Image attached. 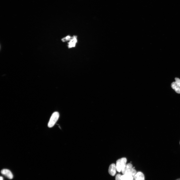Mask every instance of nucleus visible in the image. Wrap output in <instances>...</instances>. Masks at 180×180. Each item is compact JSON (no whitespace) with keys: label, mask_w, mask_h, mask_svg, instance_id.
Returning a JSON list of instances; mask_svg holds the SVG:
<instances>
[{"label":"nucleus","mask_w":180,"mask_h":180,"mask_svg":"<svg viewBox=\"0 0 180 180\" xmlns=\"http://www.w3.org/2000/svg\"><path fill=\"white\" fill-rule=\"evenodd\" d=\"M134 180H144V175L141 172H138L133 176Z\"/></svg>","instance_id":"0eeeda50"},{"label":"nucleus","mask_w":180,"mask_h":180,"mask_svg":"<svg viewBox=\"0 0 180 180\" xmlns=\"http://www.w3.org/2000/svg\"><path fill=\"white\" fill-rule=\"evenodd\" d=\"M1 173L7 178L11 179L13 178V175L11 172L7 169H3L1 171Z\"/></svg>","instance_id":"39448f33"},{"label":"nucleus","mask_w":180,"mask_h":180,"mask_svg":"<svg viewBox=\"0 0 180 180\" xmlns=\"http://www.w3.org/2000/svg\"><path fill=\"white\" fill-rule=\"evenodd\" d=\"M175 82L180 87V80L178 78H175Z\"/></svg>","instance_id":"9b49d317"},{"label":"nucleus","mask_w":180,"mask_h":180,"mask_svg":"<svg viewBox=\"0 0 180 180\" xmlns=\"http://www.w3.org/2000/svg\"><path fill=\"white\" fill-rule=\"evenodd\" d=\"M72 37H71L70 36H68L62 38V40L63 42H66L68 40H70L72 38Z\"/></svg>","instance_id":"9d476101"},{"label":"nucleus","mask_w":180,"mask_h":180,"mask_svg":"<svg viewBox=\"0 0 180 180\" xmlns=\"http://www.w3.org/2000/svg\"><path fill=\"white\" fill-rule=\"evenodd\" d=\"M116 166L114 164H111L109 166L108 170L109 174L112 176H114L116 173Z\"/></svg>","instance_id":"20e7f679"},{"label":"nucleus","mask_w":180,"mask_h":180,"mask_svg":"<svg viewBox=\"0 0 180 180\" xmlns=\"http://www.w3.org/2000/svg\"><path fill=\"white\" fill-rule=\"evenodd\" d=\"M77 36H73L70 42L68 43V48H71L74 47L77 42Z\"/></svg>","instance_id":"423d86ee"},{"label":"nucleus","mask_w":180,"mask_h":180,"mask_svg":"<svg viewBox=\"0 0 180 180\" xmlns=\"http://www.w3.org/2000/svg\"><path fill=\"white\" fill-rule=\"evenodd\" d=\"M123 174H128L134 176L136 173V170L130 163L126 164L121 171Z\"/></svg>","instance_id":"f257e3e1"},{"label":"nucleus","mask_w":180,"mask_h":180,"mask_svg":"<svg viewBox=\"0 0 180 180\" xmlns=\"http://www.w3.org/2000/svg\"><path fill=\"white\" fill-rule=\"evenodd\" d=\"M121 175L120 174H117L115 177V180H121L120 178V177Z\"/></svg>","instance_id":"f8f14e48"},{"label":"nucleus","mask_w":180,"mask_h":180,"mask_svg":"<svg viewBox=\"0 0 180 180\" xmlns=\"http://www.w3.org/2000/svg\"><path fill=\"white\" fill-rule=\"evenodd\" d=\"M176 180H180V178L177 179Z\"/></svg>","instance_id":"4468645a"},{"label":"nucleus","mask_w":180,"mask_h":180,"mask_svg":"<svg viewBox=\"0 0 180 180\" xmlns=\"http://www.w3.org/2000/svg\"><path fill=\"white\" fill-rule=\"evenodd\" d=\"M0 180H3V178L2 176H0Z\"/></svg>","instance_id":"ddd939ff"},{"label":"nucleus","mask_w":180,"mask_h":180,"mask_svg":"<svg viewBox=\"0 0 180 180\" xmlns=\"http://www.w3.org/2000/svg\"><path fill=\"white\" fill-rule=\"evenodd\" d=\"M120 178L121 180H134L133 176L128 174L121 175Z\"/></svg>","instance_id":"6e6552de"},{"label":"nucleus","mask_w":180,"mask_h":180,"mask_svg":"<svg viewBox=\"0 0 180 180\" xmlns=\"http://www.w3.org/2000/svg\"><path fill=\"white\" fill-rule=\"evenodd\" d=\"M59 117V114L58 112H55L52 114L48 122V126L49 128L52 127L55 124Z\"/></svg>","instance_id":"7ed1b4c3"},{"label":"nucleus","mask_w":180,"mask_h":180,"mask_svg":"<svg viewBox=\"0 0 180 180\" xmlns=\"http://www.w3.org/2000/svg\"><path fill=\"white\" fill-rule=\"evenodd\" d=\"M127 161L125 158H122L116 161V167L117 172H120L124 167Z\"/></svg>","instance_id":"f03ea898"},{"label":"nucleus","mask_w":180,"mask_h":180,"mask_svg":"<svg viewBox=\"0 0 180 180\" xmlns=\"http://www.w3.org/2000/svg\"><path fill=\"white\" fill-rule=\"evenodd\" d=\"M172 88L177 93L180 94V87L175 82H172L171 84Z\"/></svg>","instance_id":"1a4fd4ad"},{"label":"nucleus","mask_w":180,"mask_h":180,"mask_svg":"<svg viewBox=\"0 0 180 180\" xmlns=\"http://www.w3.org/2000/svg\"></svg>","instance_id":"2eb2a0df"}]
</instances>
